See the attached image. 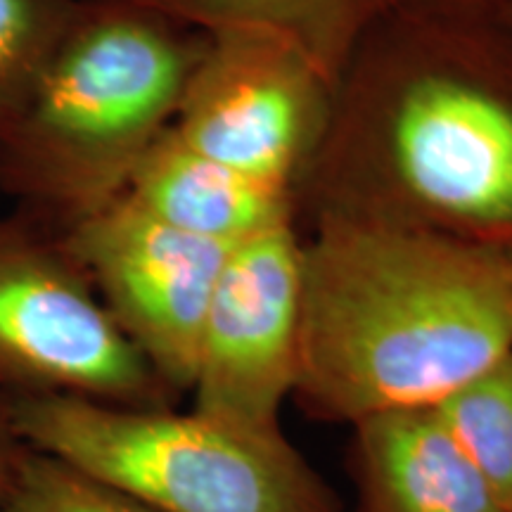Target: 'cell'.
I'll return each instance as SVG.
<instances>
[{
    "mask_svg": "<svg viewBox=\"0 0 512 512\" xmlns=\"http://www.w3.org/2000/svg\"><path fill=\"white\" fill-rule=\"evenodd\" d=\"M432 411L512 512V351L453 389Z\"/></svg>",
    "mask_w": 512,
    "mask_h": 512,
    "instance_id": "obj_12",
    "label": "cell"
},
{
    "mask_svg": "<svg viewBox=\"0 0 512 512\" xmlns=\"http://www.w3.org/2000/svg\"><path fill=\"white\" fill-rule=\"evenodd\" d=\"M79 0H0V133L27 110Z\"/></svg>",
    "mask_w": 512,
    "mask_h": 512,
    "instance_id": "obj_13",
    "label": "cell"
},
{
    "mask_svg": "<svg viewBox=\"0 0 512 512\" xmlns=\"http://www.w3.org/2000/svg\"><path fill=\"white\" fill-rule=\"evenodd\" d=\"M126 195L169 226L223 245L299 216L297 195L202 155L174 128L138 164Z\"/></svg>",
    "mask_w": 512,
    "mask_h": 512,
    "instance_id": "obj_10",
    "label": "cell"
},
{
    "mask_svg": "<svg viewBox=\"0 0 512 512\" xmlns=\"http://www.w3.org/2000/svg\"><path fill=\"white\" fill-rule=\"evenodd\" d=\"M297 202L512 249V31L479 12H377Z\"/></svg>",
    "mask_w": 512,
    "mask_h": 512,
    "instance_id": "obj_1",
    "label": "cell"
},
{
    "mask_svg": "<svg viewBox=\"0 0 512 512\" xmlns=\"http://www.w3.org/2000/svg\"><path fill=\"white\" fill-rule=\"evenodd\" d=\"M29 451V444L19 432L15 411H12V399L0 392V494L10 484L12 475L22 463L24 453Z\"/></svg>",
    "mask_w": 512,
    "mask_h": 512,
    "instance_id": "obj_15",
    "label": "cell"
},
{
    "mask_svg": "<svg viewBox=\"0 0 512 512\" xmlns=\"http://www.w3.org/2000/svg\"><path fill=\"white\" fill-rule=\"evenodd\" d=\"M0 512H159L60 456L31 448L0 494Z\"/></svg>",
    "mask_w": 512,
    "mask_h": 512,
    "instance_id": "obj_14",
    "label": "cell"
},
{
    "mask_svg": "<svg viewBox=\"0 0 512 512\" xmlns=\"http://www.w3.org/2000/svg\"><path fill=\"white\" fill-rule=\"evenodd\" d=\"M361 512H508L432 408L354 422Z\"/></svg>",
    "mask_w": 512,
    "mask_h": 512,
    "instance_id": "obj_9",
    "label": "cell"
},
{
    "mask_svg": "<svg viewBox=\"0 0 512 512\" xmlns=\"http://www.w3.org/2000/svg\"><path fill=\"white\" fill-rule=\"evenodd\" d=\"M496 19H501L505 27L512 31V0H508V3L503 5L501 12H498V15H496Z\"/></svg>",
    "mask_w": 512,
    "mask_h": 512,
    "instance_id": "obj_17",
    "label": "cell"
},
{
    "mask_svg": "<svg viewBox=\"0 0 512 512\" xmlns=\"http://www.w3.org/2000/svg\"><path fill=\"white\" fill-rule=\"evenodd\" d=\"M0 392L171 406L159 380L83 271L62 230L0 216Z\"/></svg>",
    "mask_w": 512,
    "mask_h": 512,
    "instance_id": "obj_5",
    "label": "cell"
},
{
    "mask_svg": "<svg viewBox=\"0 0 512 512\" xmlns=\"http://www.w3.org/2000/svg\"><path fill=\"white\" fill-rule=\"evenodd\" d=\"M100 302L171 394H190L211 294L233 245L169 226L121 195L64 230Z\"/></svg>",
    "mask_w": 512,
    "mask_h": 512,
    "instance_id": "obj_8",
    "label": "cell"
},
{
    "mask_svg": "<svg viewBox=\"0 0 512 512\" xmlns=\"http://www.w3.org/2000/svg\"><path fill=\"white\" fill-rule=\"evenodd\" d=\"M297 392L354 422L432 408L512 351V249L309 216Z\"/></svg>",
    "mask_w": 512,
    "mask_h": 512,
    "instance_id": "obj_2",
    "label": "cell"
},
{
    "mask_svg": "<svg viewBox=\"0 0 512 512\" xmlns=\"http://www.w3.org/2000/svg\"><path fill=\"white\" fill-rule=\"evenodd\" d=\"M335 86L290 38L211 31L171 128L202 155L299 197L328 136Z\"/></svg>",
    "mask_w": 512,
    "mask_h": 512,
    "instance_id": "obj_6",
    "label": "cell"
},
{
    "mask_svg": "<svg viewBox=\"0 0 512 512\" xmlns=\"http://www.w3.org/2000/svg\"><path fill=\"white\" fill-rule=\"evenodd\" d=\"M204 41L140 0H79L29 107L0 133V192L62 233L124 195L174 126Z\"/></svg>",
    "mask_w": 512,
    "mask_h": 512,
    "instance_id": "obj_3",
    "label": "cell"
},
{
    "mask_svg": "<svg viewBox=\"0 0 512 512\" xmlns=\"http://www.w3.org/2000/svg\"><path fill=\"white\" fill-rule=\"evenodd\" d=\"M304 238L297 219L230 247L204 318L192 408L252 430H280L297 387Z\"/></svg>",
    "mask_w": 512,
    "mask_h": 512,
    "instance_id": "obj_7",
    "label": "cell"
},
{
    "mask_svg": "<svg viewBox=\"0 0 512 512\" xmlns=\"http://www.w3.org/2000/svg\"><path fill=\"white\" fill-rule=\"evenodd\" d=\"M31 448L53 453L159 512H337L283 430L190 408L79 396H10Z\"/></svg>",
    "mask_w": 512,
    "mask_h": 512,
    "instance_id": "obj_4",
    "label": "cell"
},
{
    "mask_svg": "<svg viewBox=\"0 0 512 512\" xmlns=\"http://www.w3.org/2000/svg\"><path fill=\"white\" fill-rule=\"evenodd\" d=\"M505 3H508V0H377V12L387 8H401V5H418V8L463 10L496 17Z\"/></svg>",
    "mask_w": 512,
    "mask_h": 512,
    "instance_id": "obj_16",
    "label": "cell"
},
{
    "mask_svg": "<svg viewBox=\"0 0 512 512\" xmlns=\"http://www.w3.org/2000/svg\"><path fill=\"white\" fill-rule=\"evenodd\" d=\"M211 34L264 29L290 38L337 81L344 62L377 15V0H140Z\"/></svg>",
    "mask_w": 512,
    "mask_h": 512,
    "instance_id": "obj_11",
    "label": "cell"
}]
</instances>
